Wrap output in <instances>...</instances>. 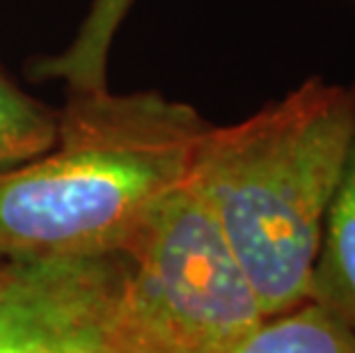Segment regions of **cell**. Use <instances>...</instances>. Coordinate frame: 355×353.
<instances>
[{
	"instance_id": "obj_3",
	"label": "cell",
	"mask_w": 355,
	"mask_h": 353,
	"mask_svg": "<svg viewBox=\"0 0 355 353\" xmlns=\"http://www.w3.org/2000/svg\"><path fill=\"white\" fill-rule=\"evenodd\" d=\"M124 252L126 314L149 353H232L266 319L188 179L158 202Z\"/></svg>"
},
{
	"instance_id": "obj_6",
	"label": "cell",
	"mask_w": 355,
	"mask_h": 353,
	"mask_svg": "<svg viewBox=\"0 0 355 353\" xmlns=\"http://www.w3.org/2000/svg\"><path fill=\"white\" fill-rule=\"evenodd\" d=\"M232 353H355V333L305 300L266 317Z\"/></svg>"
},
{
	"instance_id": "obj_8",
	"label": "cell",
	"mask_w": 355,
	"mask_h": 353,
	"mask_svg": "<svg viewBox=\"0 0 355 353\" xmlns=\"http://www.w3.org/2000/svg\"><path fill=\"white\" fill-rule=\"evenodd\" d=\"M55 138L58 115L0 76V172L46 154Z\"/></svg>"
},
{
	"instance_id": "obj_2",
	"label": "cell",
	"mask_w": 355,
	"mask_h": 353,
	"mask_svg": "<svg viewBox=\"0 0 355 353\" xmlns=\"http://www.w3.org/2000/svg\"><path fill=\"white\" fill-rule=\"evenodd\" d=\"M209 122L156 92H73L46 154L0 172V255L124 250L191 175Z\"/></svg>"
},
{
	"instance_id": "obj_4",
	"label": "cell",
	"mask_w": 355,
	"mask_h": 353,
	"mask_svg": "<svg viewBox=\"0 0 355 353\" xmlns=\"http://www.w3.org/2000/svg\"><path fill=\"white\" fill-rule=\"evenodd\" d=\"M124 250L0 255V353H149L124 305Z\"/></svg>"
},
{
	"instance_id": "obj_5",
	"label": "cell",
	"mask_w": 355,
	"mask_h": 353,
	"mask_svg": "<svg viewBox=\"0 0 355 353\" xmlns=\"http://www.w3.org/2000/svg\"><path fill=\"white\" fill-rule=\"evenodd\" d=\"M307 300L355 333V145L323 218Z\"/></svg>"
},
{
	"instance_id": "obj_1",
	"label": "cell",
	"mask_w": 355,
	"mask_h": 353,
	"mask_svg": "<svg viewBox=\"0 0 355 353\" xmlns=\"http://www.w3.org/2000/svg\"><path fill=\"white\" fill-rule=\"evenodd\" d=\"M355 145V85L307 78L243 122L211 126L188 182L266 317L307 300L323 218Z\"/></svg>"
},
{
	"instance_id": "obj_7",
	"label": "cell",
	"mask_w": 355,
	"mask_h": 353,
	"mask_svg": "<svg viewBox=\"0 0 355 353\" xmlns=\"http://www.w3.org/2000/svg\"><path fill=\"white\" fill-rule=\"evenodd\" d=\"M131 5L133 0H94L71 46L46 60L40 71L49 78L64 80L73 92L103 89L112 40Z\"/></svg>"
}]
</instances>
